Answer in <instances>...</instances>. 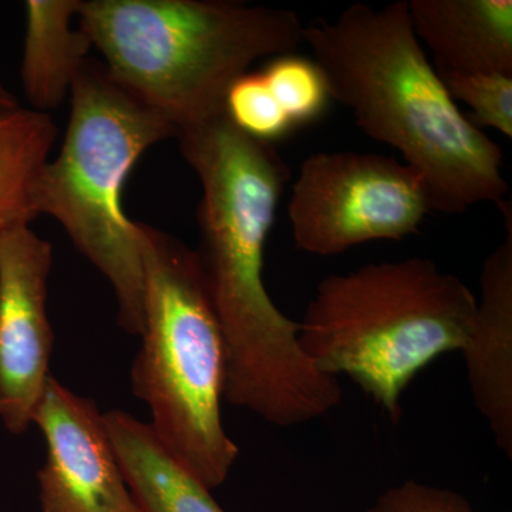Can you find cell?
Returning a JSON list of instances; mask_svg holds the SVG:
<instances>
[{
    "mask_svg": "<svg viewBox=\"0 0 512 512\" xmlns=\"http://www.w3.org/2000/svg\"><path fill=\"white\" fill-rule=\"evenodd\" d=\"M175 138L202 187L194 252L224 336V399L279 427L326 416L342 400L339 380L313 366L299 323L279 311L264 282L265 245L291 177L288 164L225 111Z\"/></svg>",
    "mask_w": 512,
    "mask_h": 512,
    "instance_id": "6da1fadb",
    "label": "cell"
},
{
    "mask_svg": "<svg viewBox=\"0 0 512 512\" xmlns=\"http://www.w3.org/2000/svg\"><path fill=\"white\" fill-rule=\"evenodd\" d=\"M303 42L330 99L420 175L431 212L463 214L505 200L503 150L451 99L414 33L409 0L382 8L355 3L335 20L306 25Z\"/></svg>",
    "mask_w": 512,
    "mask_h": 512,
    "instance_id": "7a4b0ae2",
    "label": "cell"
},
{
    "mask_svg": "<svg viewBox=\"0 0 512 512\" xmlns=\"http://www.w3.org/2000/svg\"><path fill=\"white\" fill-rule=\"evenodd\" d=\"M77 20L113 79L175 137L224 113L229 86L256 60L305 43L292 10L232 0H80Z\"/></svg>",
    "mask_w": 512,
    "mask_h": 512,
    "instance_id": "3957f363",
    "label": "cell"
},
{
    "mask_svg": "<svg viewBox=\"0 0 512 512\" xmlns=\"http://www.w3.org/2000/svg\"><path fill=\"white\" fill-rule=\"evenodd\" d=\"M477 296L429 258L367 264L326 276L299 323V343L323 375L349 376L396 423L410 382L460 352Z\"/></svg>",
    "mask_w": 512,
    "mask_h": 512,
    "instance_id": "277c9868",
    "label": "cell"
},
{
    "mask_svg": "<svg viewBox=\"0 0 512 512\" xmlns=\"http://www.w3.org/2000/svg\"><path fill=\"white\" fill-rule=\"evenodd\" d=\"M140 224L144 301L131 387L164 447L210 490L225 483L239 448L222 423L227 352L194 249Z\"/></svg>",
    "mask_w": 512,
    "mask_h": 512,
    "instance_id": "5b68a950",
    "label": "cell"
},
{
    "mask_svg": "<svg viewBox=\"0 0 512 512\" xmlns=\"http://www.w3.org/2000/svg\"><path fill=\"white\" fill-rule=\"evenodd\" d=\"M69 96L66 136L40 178L37 212L55 218L110 282L120 328L140 336L143 242L140 224L124 212L123 190L148 148L175 137V130L121 87L103 62L87 60Z\"/></svg>",
    "mask_w": 512,
    "mask_h": 512,
    "instance_id": "8992f818",
    "label": "cell"
},
{
    "mask_svg": "<svg viewBox=\"0 0 512 512\" xmlns=\"http://www.w3.org/2000/svg\"><path fill=\"white\" fill-rule=\"evenodd\" d=\"M430 212L426 185L413 168L356 151L306 158L288 204L296 248L319 256L366 242L402 241L420 231Z\"/></svg>",
    "mask_w": 512,
    "mask_h": 512,
    "instance_id": "52a82bcc",
    "label": "cell"
},
{
    "mask_svg": "<svg viewBox=\"0 0 512 512\" xmlns=\"http://www.w3.org/2000/svg\"><path fill=\"white\" fill-rule=\"evenodd\" d=\"M52 265V244L29 227L0 234V421L12 434L33 426L52 376Z\"/></svg>",
    "mask_w": 512,
    "mask_h": 512,
    "instance_id": "ba28073f",
    "label": "cell"
},
{
    "mask_svg": "<svg viewBox=\"0 0 512 512\" xmlns=\"http://www.w3.org/2000/svg\"><path fill=\"white\" fill-rule=\"evenodd\" d=\"M32 424L46 444L37 473L42 512H141L93 400L50 376Z\"/></svg>",
    "mask_w": 512,
    "mask_h": 512,
    "instance_id": "9c48e42d",
    "label": "cell"
},
{
    "mask_svg": "<svg viewBox=\"0 0 512 512\" xmlns=\"http://www.w3.org/2000/svg\"><path fill=\"white\" fill-rule=\"evenodd\" d=\"M507 237L485 258L480 298L470 332L460 350L468 386L478 412L487 421L495 444L512 457V207L497 204Z\"/></svg>",
    "mask_w": 512,
    "mask_h": 512,
    "instance_id": "30bf717a",
    "label": "cell"
},
{
    "mask_svg": "<svg viewBox=\"0 0 512 512\" xmlns=\"http://www.w3.org/2000/svg\"><path fill=\"white\" fill-rule=\"evenodd\" d=\"M436 72L512 74V0H409Z\"/></svg>",
    "mask_w": 512,
    "mask_h": 512,
    "instance_id": "8fae6325",
    "label": "cell"
},
{
    "mask_svg": "<svg viewBox=\"0 0 512 512\" xmlns=\"http://www.w3.org/2000/svg\"><path fill=\"white\" fill-rule=\"evenodd\" d=\"M104 421L141 512H227L164 447L150 424L123 410L104 413Z\"/></svg>",
    "mask_w": 512,
    "mask_h": 512,
    "instance_id": "7c38bea8",
    "label": "cell"
},
{
    "mask_svg": "<svg viewBox=\"0 0 512 512\" xmlns=\"http://www.w3.org/2000/svg\"><path fill=\"white\" fill-rule=\"evenodd\" d=\"M80 0H29L20 79L32 109L47 113L70 94L93 43L73 28Z\"/></svg>",
    "mask_w": 512,
    "mask_h": 512,
    "instance_id": "4fadbf2b",
    "label": "cell"
},
{
    "mask_svg": "<svg viewBox=\"0 0 512 512\" xmlns=\"http://www.w3.org/2000/svg\"><path fill=\"white\" fill-rule=\"evenodd\" d=\"M56 137L47 113L20 106L0 111V234L39 217L37 188Z\"/></svg>",
    "mask_w": 512,
    "mask_h": 512,
    "instance_id": "5bb4252c",
    "label": "cell"
},
{
    "mask_svg": "<svg viewBox=\"0 0 512 512\" xmlns=\"http://www.w3.org/2000/svg\"><path fill=\"white\" fill-rule=\"evenodd\" d=\"M259 73L293 127L318 120L325 113L330 100L328 83L315 60L296 53L278 56Z\"/></svg>",
    "mask_w": 512,
    "mask_h": 512,
    "instance_id": "9a60e30c",
    "label": "cell"
},
{
    "mask_svg": "<svg viewBox=\"0 0 512 512\" xmlns=\"http://www.w3.org/2000/svg\"><path fill=\"white\" fill-rule=\"evenodd\" d=\"M451 99L473 111L468 120L480 130L494 128L512 137V74L437 72Z\"/></svg>",
    "mask_w": 512,
    "mask_h": 512,
    "instance_id": "2e32d148",
    "label": "cell"
},
{
    "mask_svg": "<svg viewBox=\"0 0 512 512\" xmlns=\"http://www.w3.org/2000/svg\"><path fill=\"white\" fill-rule=\"evenodd\" d=\"M228 120L248 137L274 144L293 130L261 73H244L229 86L224 103Z\"/></svg>",
    "mask_w": 512,
    "mask_h": 512,
    "instance_id": "e0dca14e",
    "label": "cell"
},
{
    "mask_svg": "<svg viewBox=\"0 0 512 512\" xmlns=\"http://www.w3.org/2000/svg\"><path fill=\"white\" fill-rule=\"evenodd\" d=\"M366 512H476L450 488L407 480L384 491Z\"/></svg>",
    "mask_w": 512,
    "mask_h": 512,
    "instance_id": "ac0fdd59",
    "label": "cell"
},
{
    "mask_svg": "<svg viewBox=\"0 0 512 512\" xmlns=\"http://www.w3.org/2000/svg\"><path fill=\"white\" fill-rule=\"evenodd\" d=\"M19 107V101L9 92L8 87L0 82V111H8Z\"/></svg>",
    "mask_w": 512,
    "mask_h": 512,
    "instance_id": "d6986e66",
    "label": "cell"
}]
</instances>
